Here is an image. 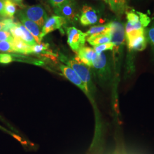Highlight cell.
Masks as SVG:
<instances>
[{
  "label": "cell",
  "mask_w": 154,
  "mask_h": 154,
  "mask_svg": "<svg viewBox=\"0 0 154 154\" xmlns=\"http://www.w3.org/2000/svg\"><path fill=\"white\" fill-rule=\"evenodd\" d=\"M66 63L67 66L76 72L83 82L88 86L90 91L94 93L93 83L92 82L91 75L88 67L82 63L78 58L75 60L67 61Z\"/></svg>",
  "instance_id": "obj_3"
},
{
  "label": "cell",
  "mask_w": 154,
  "mask_h": 154,
  "mask_svg": "<svg viewBox=\"0 0 154 154\" xmlns=\"http://www.w3.org/2000/svg\"><path fill=\"white\" fill-rule=\"evenodd\" d=\"M111 42L114 45L112 51L113 69L114 78V101L115 106L118 105L117 87L120 80L122 63L125 45L126 44L125 26L119 21H112L110 22Z\"/></svg>",
  "instance_id": "obj_1"
},
{
  "label": "cell",
  "mask_w": 154,
  "mask_h": 154,
  "mask_svg": "<svg viewBox=\"0 0 154 154\" xmlns=\"http://www.w3.org/2000/svg\"><path fill=\"white\" fill-rule=\"evenodd\" d=\"M19 24H20V26L22 29V33H23V35L21 39L23 40L25 42H26L27 44L32 46L37 44V43L36 42L35 39L33 37L32 34L28 31V29L25 28L21 23L19 22Z\"/></svg>",
  "instance_id": "obj_18"
},
{
  "label": "cell",
  "mask_w": 154,
  "mask_h": 154,
  "mask_svg": "<svg viewBox=\"0 0 154 154\" xmlns=\"http://www.w3.org/2000/svg\"><path fill=\"white\" fill-rule=\"evenodd\" d=\"M0 17H1V16H0Z\"/></svg>",
  "instance_id": "obj_32"
},
{
  "label": "cell",
  "mask_w": 154,
  "mask_h": 154,
  "mask_svg": "<svg viewBox=\"0 0 154 154\" xmlns=\"http://www.w3.org/2000/svg\"><path fill=\"white\" fill-rule=\"evenodd\" d=\"M23 14L29 20L35 22L42 29L48 18L44 9L40 5L29 6L22 11Z\"/></svg>",
  "instance_id": "obj_5"
},
{
  "label": "cell",
  "mask_w": 154,
  "mask_h": 154,
  "mask_svg": "<svg viewBox=\"0 0 154 154\" xmlns=\"http://www.w3.org/2000/svg\"><path fill=\"white\" fill-rule=\"evenodd\" d=\"M14 1H16L17 2H21L22 0H14Z\"/></svg>",
  "instance_id": "obj_30"
},
{
  "label": "cell",
  "mask_w": 154,
  "mask_h": 154,
  "mask_svg": "<svg viewBox=\"0 0 154 154\" xmlns=\"http://www.w3.org/2000/svg\"><path fill=\"white\" fill-rule=\"evenodd\" d=\"M4 11L6 17L13 18L16 13V4L12 0H4Z\"/></svg>",
  "instance_id": "obj_17"
},
{
  "label": "cell",
  "mask_w": 154,
  "mask_h": 154,
  "mask_svg": "<svg viewBox=\"0 0 154 154\" xmlns=\"http://www.w3.org/2000/svg\"><path fill=\"white\" fill-rule=\"evenodd\" d=\"M57 16L62 17L70 22H74L77 20V14L75 6L72 0H68L64 4L54 8Z\"/></svg>",
  "instance_id": "obj_7"
},
{
  "label": "cell",
  "mask_w": 154,
  "mask_h": 154,
  "mask_svg": "<svg viewBox=\"0 0 154 154\" xmlns=\"http://www.w3.org/2000/svg\"><path fill=\"white\" fill-rule=\"evenodd\" d=\"M68 0H49V2L51 6L54 8L57 6H58L64 4Z\"/></svg>",
  "instance_id": "obj_26"
},
{
  "label": "cell",
  "mask_w": 154,
  "mask_h": 154,
  "mask_svg": "<svg viewBox=\"0 0 154 154\" xmlns=\"http://www.w3.org/2000/svg\"><path fill=\"white\" fill-rule=\"evenodd\" d=\"M125 40L128 51L131 54L135 51H143L147 47V39L146 34L125 38Z\"/></svg>",
  "instance_id": "obj_9"
},
{
  "label": "cell",
  "mask_w": 154,
  "mask_h": 154,
  "mask_svg": "<svg viewBox=\"0 0 154 154\" xmlns=\"http://www.w3.org/2000/svg\"><path fill=\"white\" fill-rule=\"evenodd\" d=\"M4 23V27L2 30L9 32L11 29L14 28L17 25V23L14 22L12 18H7L2 21Z\"/></svg>",
  "instance_id": "obj_21"
},
{
  "label": "cell",
  "mask_w": 154,
  "mask_h": 154,
  "mask_svg": "<svg viewBox=\"0 0 154 154\" xmlns=\"http://www.w3.org/2000/svg\"><path fill=\"white\" fill-rule=\"evenodd\" d=\"M14 38L11 35V33L9 32H6L4 30L0 31V42L2 41H10L13 42Z\"/></svg>",
  "instance_id": "obj_25"
},
{
  "label": "cell",
  "mask_w": 154,
  "mask_h": 154,
  "mask_svg": "<svg viewBox=\"0 0 154 154\" xmlns=\"http://www.w3.org/2000/svg\"><path fill=\"white\" fill-rule=\"evenodd\" d=\"M3 27H4V23L2 21H0V31L3 29Z\"/></svg>",
  "instance_id": "obj_28"
},
{
  "label": "cell",
  "mask_w": 154,
  "mask_h": 154,
  "mask_svg": "<svg viewBox=\"0 0 154 154\" xmlns=\"http://www.w3.org/2000/svg\"><path fill=\"white\" fill-rule=\"evenodd\" d=\"M66 22V19L59 16H53L48 18L42 28L41 38L42 39L46 35L57 29L63 31L62 28L65 26Z\"/></svg>",
  "instance_id": "obj_8"
},
{
  "label": "cell",
  "mask_w": 154,
  "mask_h": 154,
  "mask_svg": "<svg viewBox=\"0 0 154 154\" xmlns=\"http://www.w3.org/2000/svg\"><path fill=\"white\" fill-rule=\"evenodd\" d=\"M101 81H108L111 75L109 59L105 53L97 54L93 62L92 67Z\"/></svg>",
  "instance_id": "obj_2"
},
{
  "label": "cell",
  "mask_w": 154,
  "mask_h": 154,
  "mask_svg": "<svg viewBox=\"0 0 154 154\" xmlns=\"http://www.w3.org/2000/svg\"><path fill=\"white\" fill-rule=\"evenodd\" d=\"M110 23L102 25H98V26H94L88 29L86 33V36L89 37L93 35L102 34V33H110Z\"/></svg>",
  "instance_id": "obj_16"
},
{
  "label": "cell",
  "mask_w": 154,
  "mask_h": 154,
  "mask_svg": "<svg viewBox=\"0 0 154 154\" xmlns=\"http://www.w3.org/2000/svg\"><path fill=\"white\" fill-rule=\"evenodd\" d=\"M60 69L64 76L73 84L76 85L79 88H81L83 91V93L88 96V99H91L93 97L92 96V94L93 93L90 91L88 86L83 82L81 78L76 73V72L72 69L69 66L61 65L60 66Z\"/></svg>",
  "instance_id": "obj_6"
},
{
  "label": "cell",
  "mask_w": 154,
  "mask_h": 154,
  "mask_svg": "<svg viewBox=\"0 0 154 154\" xmlns=\"http://www.w3.org/2000/svg\"><path fill=\"white\" fill-rule=\"evenodd\" d=\"M0 51L15 53L12 42L7 41L0 42Z\"/></svg>",
  "instance_id": "obj_20"
},
{
  "label": "cell",
  "mask_w": 154,
  "mask_h": 154,
  "mask_svg": "<svg viewBox=\"0 0 154 154\" xmlns=\"http://www.w3.org/2000/svg\"><path fill=\"white\" fill-rule=\"evenodd\" d=\"M107 3L111 11L118 16L125 14L128 8L127 0H107Z\"/></svg>",
  "instance_id": "obj_13"
},
{
  "label": "cell",
  "mask_w": 154,
  "mask_h": 154,
  "mask_svg": "<svg viewBox=\"0 0 154 154\" xmlns=\"http://www.w3.org/2000/svg\"><path fill=\"white\" fill-rule=\"evenodd\" d=\"M97 54L95 52L93 48L83 46L77 51V58L83 64L88 67H91L93 62Z\"/></svg>",
  "instance_id": "obj_12"
},
{
  "label": "cell",
  "mask_w": 154,
  "mask_h": 154,
  "mask_svg": "<svg viewBox=\"0 0 154 154\" xmlns=\"http://www.w3.org/2000/svg\"><path fill=\"white\" fill-rule=\"evenodd\" d=\"M113 47L114 45L111 42L109 43L94 46L93 49L97 54H100L102 53H104L105 51L112 50L113 49Z\"/></svg>",
  "instance_id": "obj_19"
},
{
  "label": "cell",
  "mask_w": 154,
  "mask_h": 154,
  "mask_svg": "<svg viewBox=\"0 0 154 154\" xmlns=\"http://www.w3.org/2000/svg\"><path fill=\"white\" fill-rule=\"evenodd\" d=\"M13 55L8 53H0V63L9 64L14 61Z\"/></svg>",
  "instance_id": "obj_23"
},
{
  "label": "cell",
  "mask_w": 154,
  "mask_h": 154,
  "mask_svg": "<svg viewBox=\"0 0 154 154\" xmlns=\"http://www.w3.org/2000/svg\"><path fill=\"white\" fill-rule=\"evenodd\" d=\"M99 17L97 12L92 7L84 5L82 9V13L79 17L81 23L83 26H88L97 23Z\"/></svg>",
  "instance_id": "obj_11"
},
{
  "label": "cell",
  "mask_w": 154,
  "mask_h": 154,
  "mask_svg": "<svg viewBox=\"0 0 154 154\" xmlns=\"http://www.w3.org/2000/svg\"><path fill=\"white\" fill-rule=\"evenodd\" d=\"M103 1H105V2H107V0H103Z\"/></svg>",
  "instance_id": "obj_31"
},
{
  "label": "cell",
  "mask_w": 154,
  "mask_h": 154,
  "mask_svg": "<svg viewBox=\"0 0 154 154\" xmlns=\"http://www.w3.org/2000/svg\"><path fill=\"white\" fill-rule=\"evenodd\" d=\"M15 53L28 54L33 53L32 46L27 44L20 38H14L12 42Z\"/></svg>",
  "instance_id": "obj_15"
},
{
  "label": "cell",
  "mask_w": 154,
  "mask_h": 154,
  "mask_svg": "<svg viewBox=\"0 0 154 154\" xmlns=\"http://www.w3.org/2000/svg\"><path fill=\"white\" fill-rule=\"evenodd\" d=\"M67 43L72 51H77L84 46L86 40V34L74 27L67 28Z\"/></svg>",
  "instance_id": "obj_4"
},
{
  "label": "cell",
  "mask_w": 154,
  "mask_h": 154,
  "mask_svg": "<svg viewBox=\"0 0 154 154\" xmlns=\"http://www.w3.org/2000/svg\"><path fill=\"white\" fill-rule=\"evenodd\" d=\"M0 16L6 17L4 11V0H0Z\"/></svg>",
  "instance_id": "obj_27"
},
{
  "label": "cell",
  "mask_w": 154,
  "mask_h": 154,
  "mask_svg": "<svg viewBox=\"0 0 154 154\" xmlns=\"http://www.w3.org/2000/svg\"><path fill=\"white\" fill-rule=\"evenodd\" d=\"M146 36L154 51V24L146 30Z\"/></svg>",
  "instance_id": "obj_22"
},
{
  "label": "cell",
  "mask_w": 154,
  "mask_h": 154,
  "mask_svg": "<svg viewBox=\"0 0 154 154\" xmlns=\"http://www.w3.org/2000/svg\"><path fill=\"white\" fill-rule=\"evenodd\" d=\"M0 129L2 130H4V131H6V130L5 129L4 127H2L1 126H0Z\"/></svg>",
  "instance_id": "obj_29"
},
{
  "label": "cell",
  "mask_w": 154,
  "mask_h": 154,
  "mask_svg": "<svg viewBox=\"0 0 154 154\" xmlns=\"http://www.w3.org/2000/svg\"><path fill=\"white\" fill-rule=\"evenodd\" d=\"M87 41L93 46L111 42L110 33H102L88 37Z\"/></svg>",
  "instance_id": "obj_14"
},
{
  "label": "cell",
  "mask_w": 154,
  "mask_h": 154,
  "mask_svg": "<svg viewBox=\"0 0 154 154\" xmlns=\"http://www.w3.org/2000/svg\"><path fill=\"white\" fill-rule=\"evenodd\" d=\"M49 47V45L46 44H37L35 45L32 46V51L33 53H36L38 54L41 53L42 52H44L45 50H48Z\"/></svg>",
  "instance_id": "obj_24"
},
{
  "label": "cell",
  "mask_w": 154,
  "mask_h": 154,
  "mask_svg": "<svg viewBox=\"0 0 154 154\" xmlns=\"http://www.w3.org/2000/svg\"><path fill=\"white\" fill-rule=\"evenodd\" d=\"M18 17L20 18L21 23L28 29V31L32 34L33 37L35 39L36 42L39 44L41 43L42 39L41 38V28L39 27L35 22L29 20L23 14L22 11H18Z\"/></svg>",
  "instance_id": "obj_10"
}]
</instances>
